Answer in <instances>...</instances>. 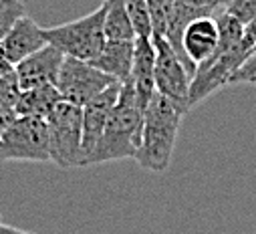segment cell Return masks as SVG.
Segmentation results:
<instances>
[{"instance_id":"cell-1","label":"cell","mask_w":256,"mask_h":234,"mask_svg":"<svg viewBox=\"0 0 256 234\" xmlns=\"http://www.w3.org/2000/svg\"><path fill=\"white\" fill-rule=\"evenodd\" d=\"M220 40L216 50L206 63L198 65L190 81V109L208 99L218 89L230 85L232 75L242 67V63L252 54L256 42L246 36L244 24H240L226 10L216 16Z\"/></svg>"},{"instance_id":"cell-20","label":"cell","mask_w":256,"mask_h":234,"mask_svg":"<svg viewBox=\"0 0 256 234\" xmlns=\"http://www.w3.org/2000/svg\"><path fill=\"white\" fill-rule=\"evenodd\" d=\"M22 89L18 85V79L14 75V69L6 75L0 77V105H4V107H16V101L20 97Z\"/></svg>"},{"instance_id":"cell-13","label":"cell","mask_w":256,"mask_h":234,"mask_svg":"<svg viewBox=\"0 0 256 234\" xmlns=\"http://www.w3.org/2000/svg\"><path fill=\"white\" fill-rule=\"evenodd\" d=\"M154 67H156V48L150 36H136V48H134V65L130 81L134 85V91L138 95L140 105L148 107L156 93V81H154Z\"/></svg>"},{"instance_id":"cell-16","label":"cell","mask_w":256,"mask_h":234,"mask_svg":"<svg viewBox=\"0 0 256 234\" xmlns=\"http://www.w3.org/2000/svg\"><path fill=\"white\" fill-rule=\"evenodd\" d=\"M105 40H136V30L123 0H103Z\"/></svg>"},{"instance_id":"cell-3","label":"cell","mask_w":256,"mask_h":234,"mask_svg":"<svg viewBox=\"0 0 256 234\" xmlns=\"http://www.w3.org/2000/svg\"><path fill=\"white\" fill-rule=\"evenodd\" d=\"M188 111L170 101L168 97L154 93L144 111L142 146L136 162L150 172H166L172 164L176 140L182 128V120Z\"/></svg>"},{"instance_id":"cell-25","label":"cell","mask_w":256,"mask_h":234,"mask_svg":"<svg viewBox=\"0 0 256 234\" xmlns=\"http://www.w3.org/2000/svg\"><path fill=\"white\" fill-rule=\"evenodd\" d=\"M244 32H246V36H250V38L256 42V18H254L246 28H244Z\"/></svg>"},{"instance_id":"cell-9","label":"cell","mask_w":256,"mask_h":234,"mask_svg":"<svg viewBox=\"0 0 256 234\" xmlns=\"http://www.w3.org/2000/svg\"><path fill=\"white\" fill-rule=\"evenodd\" d=\"M218 40H220V30H218L216 16L196 18L184 28L182 40H180L182 63H184L186 71L190 73V77L194 75L198 65L206 63L212 56V52L218 46Z\"/></svg>"},{"instance_id":"cell-26","label":"cell","mask_w":256,"mask_h":234,"mask_svg":"<svg viewBox=\"0 0 256 234\" xmlns=\"http://www.w3.org/2000/svg\"><path fill=\"white\" fill-rule=\"evenodd\" d=\"M14 67L12 65H8L6 61H0V77H2V75H6V73H10Z\"/></svg>"},{"instance_id":"cell-8","label":"cell","mask_w":256,"mask_h":234,"mask_svg":"<svg viewBox=\"0 0 256 234\" xmlns=\"http://www.w3.org/2000/svg\"><path fill=\"white\" fill-rule=\"evenodd\" d=\"M152 42L156 48V91L180 105L182 109L190 111V73L164 36H152Z\"/></svg>"},{"instance_id":"cell-18","label":"cell","mask_w":256,"mask_h":234,"mask_svg":"<svg viewBox=\"0 0 256 234\" xmlns=\"http://www.w3.org/2000/svg\"><path fill=\"white\" fill-rule=\"evenodd\" d=\"M123 2H125L127 12H130L136 36H150L152 38V20H150L146 0H123Z\"/></svg>"},{"instance_id":"cell-12","label":"cell","mask_w":256,"mask_h":234,"mask_svg":"<svg viewBox=\"0 0 256 234\" xmlns=\"http://www.w3.org/2000/svg\"><path fill=\"white\" fill-rule=\"evenodd\" d=\"M46 44L42 36V26H38L30 16H22L10 32L0 40V50H2V58L8 65H18L26 56L34 54Z\"/></svg>"},{"instance_id":"cell-2","label":"cell","mask_w":256,"mask_h":234,"mask_svg":"<svg viewBox=\"0 0 256 234\" xmlns=\"http://www.w3.org/2000/svg\"><path fill=\"white\" fill-rule=\"evenodd\" d=\"M142 130H144V107L138 101L132 81L130 79L121 81L117 103L109 113L103 136L93 156L89 158L87 166L130 160V158L136 160L142 146Z\"/></svg>"},{"instance_id":"cell-22","label":"cell","mask_w":256,"mask_h":234,"mask_svg":"<svg viewBox=\"0 0 256 234\" xmlns=\"http://www.w3.org/2000/svg\"><path fill=\"white\" fill-rule=\"evenodd\" d=\"M240 83L256 85V48L252 50V54L246 58V61L242 63V67L230 79V85H240Z\"/></svg>"},{"instance_id":"cell-6","label":"cell","mask_w":256,"mask_h":234,"mask_svg":"<svg viewBox=\"0 0 256 234\" xmlns=\"http://www.w3.org/2000/svg\"><path fill=\"white\" fill-rule=\"evenodd\" d=\"M2 162H50L46 122L38 117H16L0 138V164Z\"/></svg>"},{"instance_id":"cell-4","label":"cell","mask_w":256,"mask_h":234,"mask_svg":"<svg viewBox=\"0 0 256 234\" xmlns=\"http://www.w3.org/2000/svg\"><path fill=\"white\" fill-rule=\"evenodd\" d=\"M42 36L65 56L91 63L105 44V4L77 20L42 28Z\"/></svg>"},{"instance_id":"cell-15","label":"cell","mask_w":256,"mask_h":234,"mask_svg":"<svg viewBox=\"0 0 256 234\" xmlns=\"http://www.w3.org/2000/svg\"><path fill=\"white\" fill-rule=\"evenodd\" d=\"M60 101L62 99L54 85L26 89L20 93L14 111L18 117H38V120H46Z\"/></svg>"},{"instance_id":"cell-21","label":"cell","mask_w":256,"mask_h":234,"mask_svg":"<svg viewBox=\"0 0 256 234\" xmlns=\"http://www.w3.org/2000/svg\"><path fill=\"white\" fill-rule=\"evenodd\" d=\"M226 12L232 14L240 24L248 26L256 18V0H232Z\"/></svg>"},{"instance_id":"cell-23","label":"cell","mask_w":256,"mask_h":234,"mask_svg":"<svg viewBox=\"0 0 256 234\" xmlns=\"http://www.w3.org/2000/svg\"><path fill=\"white\" fill-rule=\"evenodd\" d=\"M16 111L12 107H4V105H0V138H2V134L14 124L16 120Z\"/></svg>"},{"instance_id":"cell-19","label":"cell","mask_w":256,"mask_h":234,"mask_svg":"<svg viewBox=\"0 0 256 234\" xmlns=\"http://www.w3.org/2000/svg\"><path fill=\"white\" fill-rule=\"evenodd\" d=\"M22 16H26V6L20 0H0V40Z\"/></svg>"},{"instance_id":"cell-11","label":"cell","mask_w":256,"mask_h":234,"mask_svg":"<svg viewBox=\"0 0 256 234\" xmlns=\"http://www.w3.org/2000/svg\"><path fill=\"white\" fill-rule=\"evenodd\" d=\"M119 89H121V83L117 81L109 89L99 93L95 99H91L85 107H81L83 109V164L81 166L89 164V158L93 156V152L103 136L109 113H111L113 105L117 103Z\"/></svg>"},{"instance_id":"cell-10","label":"cell","mask_w":256,"mask_h":234,"mask_svg":"<svg viewBox=\"0 0 256 234\" xmlns=\"http://www.w3.org/2000/svg\"><path fill=\"white\" fill-rule=\"evenodd\" d=\"M65 61V54L52 44H44L34 54L26 56L24 61L14 65V75L18 79V85L22 91L56 85L60 65Z\"/></svg>"},{"instance_id":"cell-17","label":"cell","mask_w":256,"mask_h":234,"mask_svg":"<svg viewBox=\"0 0 256 234\" xmlns=\"http://www.w3.org/2000/svg\"><path fill=\"white\" fill-rule=\"evenodd\" d=\"M150 20H152V36H164L170 28L174 16V0H146Z\"/></svg>"},{"instance_id":"cell-14","label":"cell","mask_w":256,"mask_h":234,"mask_svg":"<svg viewBox=\"0 0 256 234\" xmlns=\"http://www.w3.org/2000/svg\"><path fill=\"white\" fill-rule=\"evenodd\" d=\"M136 40H105L101 52L91 61L95 69L115 81H127L132 75Z\"/></svg>"},{"instance_id":"cell-7","label":"cell","mask_w":256,"mask_h":234,"mask_svg":"<svg viewBox=\"0 0 256 234\" xmlns=\"http://www.w3.org/2000/svg\"><path fill=\"white\" fill-rule=\"evenodd\" d=\"M113 83L117 81L95 69L91 63L65 56L54 87L62 101L77 107H85L91 99H95L99 93L109 89Z\"/></svg>"},{"instance_id":"cell-5","label":"cell","mask_w":256,"mask_h":234,"mask_svg":"<svg viewBox=\"0 0 256 234\" xmlns=\"http://www.w3.org/2000/svg\"><path fill=\"white\" fill-rule=\"evenodd\" d=\"M50 162L62 170L83 164V109L60 101L46 117Z\"/></svg>"},{"instance_id":"cell-24","label":"cell","mask_w":256,"mask_h":234,"mask_svg":"<svg viewBox=\"0 0 256 234\" xmlns=\"http://www.w3.org/2000/svg\"><path fill=\"white\" fill-rule=\"evenodd\" d=\"M0 234H36V232H28V230L14 228V226H8L4 222H0Z\"/></svg>"}]
</instances>
